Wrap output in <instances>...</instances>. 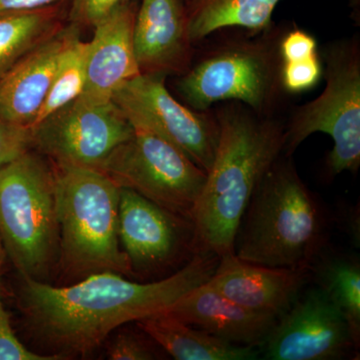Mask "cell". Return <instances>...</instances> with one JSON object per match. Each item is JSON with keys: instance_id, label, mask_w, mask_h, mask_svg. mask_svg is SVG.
<instances>
[{"instance_id": "obj_1", "label": "cell", "mask_w": 360, "mask_h": 360, "mask_svg": "<svg viewBox=\"0 0 360 360\" xmlns=\"http://www.w3.org/2000/svg\"><path fill=\"white\" fill-rule=\"evenodd\" d=\"M219 255L200 251L182 269L151 283L122 274H90L71 285L23 277L20 307L33 333L61 354H86L115 329L165 311L188 291L207 283Z\"/></svg>"}, {"instance_id": "obj_2", "label": "cell", "mask_w": 360, "mask_h": 360, "mask_svg": "<svg viewBox=\"0 0 360 360\" xmlns=\"http://www.w3.org/2000/svg\"><path fill=\"white\" fill-rule=\"evenodd\" d=\"M219 127L214 158L194 206L200 251L233 255V241L248 201L270 167L283 155L285 127L243 106L215 112Z\"/></svg>"}, {"instance_id": "obj_3", "label": "cell", "mask_w": 360, "mask_h": 360, "mask_svg": "<svg viewBox=\"0 0 360 360\" xmlns=\"http://www.w3.org/2000/svg\"><path fill=\"white\" fill-rule=\"evenodd\" d=\"M328 245L323 207L281 155L253 191L239 222L233 255L276 269H310Z\"/></svg>"}, {"instance_id": "obj_4", "label": "cell", "mask_w": 360, "mask_h": 360, "mask_svg": "<svg viewBox=\"0 0 360 360\" xmlns=\"http://www.w3.org/2000/svg\"><path fill=\"white\" fill-rule=\"evenodd\" d=\"M53 167L58 258L65 274L82 278L103 271L131 276V265L118 236L120 186L94 168Z\"/></svg>"}, {"instance_id": "obj_5", "label": "cell", "mask_w": 360, "mask_h": 360, "mask_svg": "<svg viewBox=\"0 0 360 360\" xmlns=\"http://www.w3.org/2000/svg\"><path fill=\"white\" fill-rule=\"evenodd\" d=\"M0 239L22 278L44 281L58 259L56 172L30 150L0 168Z\"/></svg>"}, {"instance_id": "obj_6", "label": "cell", "mask_w": 360, "mask_h": 360, "mask_svg": "<svg viewBox=\"0 0 360 360\" xmlns=\"http://www.w3.org/2000/svg\"><path fill=\"white\" fill-rule=\"evenodd\" d=\"M262 37L229 40L205 52L189 65L176 84L188 108L212 110L214 104L238 101L258 115L276 105L281 84L279 39Z\"/></svg>"}, {"instance_id": "obj_7", "label": "cell", "mask_w": 360, "mask_h": 360, "mask_svg": "<svg viewBox=\"0 0 360 360\" xmlns=\"http://www.w3.org/2000/svg\"><path fill=\"white\" fill-rule=\"evenodd\" d=\"M326 87L296 108L285 127L283 155L292 156L307 137L322 132L333 148L326 158L329 176L356 172L360 165V44L356 37L323 49Z\"/></svg>"}, {"instance_id": "obj_8", "label": "cell", "mask_w": 360, "mask_h": 360, "mask_svg": "<svg viewBox=\"0 0 360 360\" xmlns=\"http://www.w3.org/2000/svg\"><path fill=\"white\" fill-rule=\"evenodd\" d=\"M99 170L120 187L191 219L206 179L205 170L184 151L141 127H134L131 136L115 148Z\"/></svg>"}, {"instance_id": "obj_9", "label": "cell", "mask_w": 360, "mask_h": 360, "mask_svg": "<svg viewBox=\"0 0 360 360\" xmlns=\"http://www.w3.org/2000/svg\"><path fill=\"white\" fill-rule=\"evenodd\" d=\"M111 101L134 127L172 142L205 172L212 167L219 137L217 115L179 103L168 91L165 75L141 73L116 90Z\"/></svg>"}, {"instance_id": "obj_10", "label": "cell", "mask_w": 360, "mask_h": 360, "mask_svg": "<svg viewBox=\"0 0 360 360\" xmlns=\"http://www.w3.org/2000/svg\"><path fill=\"white\" fill-rule=\"evenodd\" d=\"M132 132L112 101L90 103L79 97L32 127V146L54 167L99 170Z\"/></svg>"}, {"instance_id": "obj_11", "label": "cell", "mask_w": 360, "mask_h": 360, "mask_svg": "<svg viewBox=\"0 0 360 360\" xmlns=\"http://www.w3.org/2000/svg\"><path fill=\"white\" fill-rule=\"evenodd\" d=\"M118 236L132 272L153 274L181 269L200 252L191 217L170 212L125 187H120Z\"/></svg>"}, {"instance_id": "obj_12", "label": "cell", "mask_w": 360, "mask_h": 360, "mask_svg": "<svg viewBox=\"0 0 360 360\" xmlns=\"http://www.w3.org/2000/svg\"><path fill=\"white\" fill-rule=\"evenodd\" d=\"M359 349L345 316L315 285L276 319L259 352L269 360H340Z\"/></svg>"}, {"instance_id": "obj_13", "label": "cell", "mask_w": 360, "mask_h": 360, "mask_svg": "<svg viewBox=\"0 0 360 360\" xmlns=\"http://www.w3.org/2000/svg\"><path fill=\"white\" fill-rule=\"evenodd\" d=\"M310 281V269H276L226 255L207 283L245 309L278 319Z\"/></svg>"}, {"instance_id": "obj_14", "label": "cell", "mask_w": 360, "mask_h": 360, "mask_svg": "<svg viewBox=\"0 0 360 360\" xmlns=\"http://www.w3.org/2000/svg\"><path fill=\"white\" fill-rule=\"evenodd\" d=\"M134 6L122 4L94 26L87 41L86 82L82 97L108 103L122 84L141 75L134 47Z\"/></svg>"}, {"instance_id": "obj_15", "label": "cell", "mask_w": 360, "mask_h": 360, "mask_svg": "<svg viewBox=\"0 0 360 360\" xmlns=\"http://www.w3.org/2000/svg\"><path fill=\"white\" fill-rule=\"evenodd\" d=\"M134 35L141 73L182 75L191 65L193 44L182 0H141Z\"/></svg>"}, {"instance_id": "obj_16", "label": "cell", "mask_w": 360, "mask_h": 360, "mask_svg": "<svg viewBox=\"0 0 360 360\" xmlns=\"http://www.w3.org/2000/svg\"><path fill=\"white\" fill-rule=\"evenodd\" d=\"M79 26L60 27L18 61L0 80V113L16 124L32 129L63 51Z\"/></svg>"}, {"instance_id": "obj_17", "label": "cell", "mask_w": 360, "mask_h": 360, "mask_svg": "<svg viewBox=\"0 0 360 360\" xmlns=\"http://www.w3.org/2000/svg\"><path fill=\"white\" fill-rule=\"evenodd\" d=\"M163 312L227 342L257 348L277 319L241 307L207 283L188 291Z\"/></svg>"}, {"instance_id": "obj_18", "label": "cell", "mask_w": 360, "mask_h": 360, "mask_svg": "<svg viewBox=\"0 0 360 360\" xmlns=\"http://www.w3.org/2000/svg\"><path fill=\"white\" fill-rule=\"evenodd\" d=\"M165 354L176 360H255L259 348L233 345L160 312L135 321Z\"/></svg>"}, {"instance_id": "obj_19", "label": "cell", "mask_w": 360, "mask_h": 360, "mask_svg": "<svg viewBox=\"0 0 360 360\" xmlns=\"http://www.w3.org/2000/svg\"><path fill=\"white\" fill-rule=\"evenodd\" d=\"M281 0H187L189 39L198 44L226 28L264 33L271 28L272 14Z\"/></svg>"}, {"instance_id": "obj_20", "label": "cell", "mask_w": 360, "mask_h": 360, "mask_svg": "<svg viewBox=\"0 0 360 360\" xmlns=\"http://www.w3.org/2000/svg\"><path fill=\"white\" fill-rule=\"evenodd\" d=\"M322 251L310 266V277L345 316L360 347V262L359 257Z\"/></svg>"}, {"instance_id": "obj_21", "label": "cell", "mask_w": 360, "mask_h": 360, "mask_svg": "<svg viewBox=\"0 0 360 360\" xmlns=\"http://www.w3.org/2000/svg\"><path fill=\"white\" fill-rule=\"evenodd\" d=\"M60 27V11L56 4L33 11L0 13V80Z\"/></svg>"}, {"instance_id": "obj_22", "label": "cell", "mask_w": 360, "mask_h": 360, "mask_svg": "<svg viewBox=\"0 0 360 360\" xmlns=\"http://www.w3.org/2000/svg\"><path fill=\"white\" fill-rule=\"evenodd\" d=\"M86 51L87 42L80 39L79 30L71 39L61 56L51 89L32 129L47 116L82 96L86 82Z\"/></svg>"}, {"instance_id": "obj_23", "label": "cell", "mask_w": 360, "mask_h": 360, "mask_svg": "<svg viewBox=\"0 0 360 360\" xmlns=\"http://www.w3.org/2000/svg\"><path fill=\"white\" fill-rule=\"evenodd\" d=\"M322 75L319 54L304 60L281 63V84L283 90L290 94H302L314 89Z\"/></svg>"}, {"instance_id": "obj_24", "label": "cell", "mask_w": 360, "mask_h": 360, "mask_svg": "<svg viewBox=\"0 0 360 360\" xmlns=\"http://www.w3.org/2000/svg\"><path fill=\"white\" fill-rule=\"evenodd\" d=\"M141 329V328H139ZM125 331L116 335L108 350L111 360H150L160 359L158 347H160L146 333ZM161 348V347H160Z\"/></svg>"}, {"instance_id": "obj_25", "label": "cell", "mask_w": 360, "mask_h": 360, "mask_svg": "<svg viewBox=\"0 0 360 360\" xmlns=\"http://www.w3.org/2000/svg\"><path fill=\"white\" fill-rule=\"evenodd\" d=\"M32 148V129L7 120L0 113V168Z\"/></svg>"}, {"instance_id": "obj_26", "label": "cell", "mask_w": 360, "mask_h": 360, "mask_svg": "<svg viewBox=\"0 0 360 360\" xmlns=\"http://www.w3.org/2000/svg\"><path fill=\"white\" fill-rule=\"evenodd\" d=\"M1 284V281H0ZM58 355H44L26 348L11 328V319L1 297L0 286V360H58Z\"/></svg>"}, {"instance_id": "obj_27", "label": "cell", "mask_w": 360, "mask_h": 360, "mask_svg": "<svg viewBox=\"0 0 360 360\" xmlns=\"http://www.w3.org/2000/svg\"><path fill=\"white\" fill-rule=\"evenodd\" d=\"M278 51L281 63L304 60L317 56V42L309 32L295 28L279 39Z\"/></svg>"}, {"instance_id": "obj_28", "label": "cell", "mask_w": 360, "mask_h": 360, "mask_svg": "<svg viewBox=\"0 0 360 360\" xmlns=\"http://www.w3.org/2000/svg\"><path fill=\"white\" fill-rule=\"evenodd\" d=\"M129 0H72L70 16L77 26H91Z\"/></svg>"}, {"instance_id": "obj_29", "label": "cell", "mask_w": 360, "mask_h": 360, "mask_svg": "<svg viewBox=\"0 0 360 360\" xmlns=\"http://www.w3.org/2000/svg\"><path fill=\"white\" fill-rule=\"evenodd\" d=\"M60 1L63 0H0V13L33 11L56 6Z\"/></svg>"}, {"instance_id": "obj_30", "label": "cell", "mask_w": 360, "mask_h": 360, "mask_svg": "<svg viewBox=\"0 0 360 360\" xmlns=\"http://www.w3.org/2000/svg\"><path fill=\"white\" fill-rule=\"evenodd\" d=\"M345 226L347 229L348 236L352 239L355 245L359 246L360 229H359V205L348 210L345 212Z\"/></svg>"}, {"instance_id": "obj_31", "label": "cell", "mask_w": 360, "mask_h": 360, "mask_svg": "<svg viewBox=\"0 0 360 360\" xmlns=\"http://www.w3.org/2000/svg\"><path fill=\"white\" fill-rule=\"evenodd\" d=\"M4 246H2L1 239H0V270H1L2 264H4Z\"/></svg>"}, {"instance_id": "obj_32", "label": "cell", "mask_w": 360, "mask_h": 360, "mask_svg": "<svg viewBox=\"0 0 360 360\" xmlns=\"http://www.w3.org/2000/svg\"><path fill=\"white\" fill-rule=\"evenodd\" d=\"M186 1H187V0H186Z\"/></svg>"}]
</instances>
